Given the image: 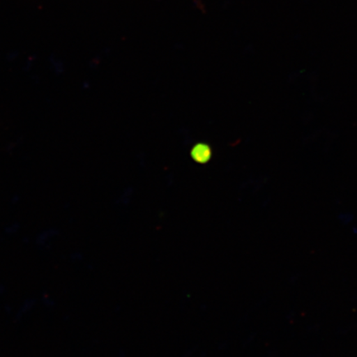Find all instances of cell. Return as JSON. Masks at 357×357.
I'll list each match as a JSON object with an SVG mask.
<instances>
[{
    "label": "cell",
    "mask_w": 357,
    "mask_h": 357,
    "mask_svg": "<svg viewBox=\"0 0 357 357\" xmlns=\"http://www.w3.org/2000/svg\"><path fill=\"white\" fill-rule=\"evenodd\" d=\"M212 151L206 144L196 145L191 151V156L195 162L200 164L207 163L211 160Z\"/></svg>",
    "instance_id": "1"
}]
</instances>
